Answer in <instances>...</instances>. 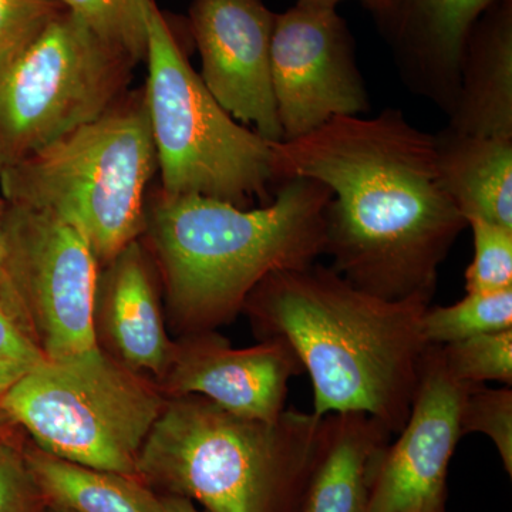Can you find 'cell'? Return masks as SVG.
Here are the masks:
<instances>
[{
    "instance_id": "obj_2",
    "label": "cell",
    "mask_w": 512,
    "mask_h": 512,
    "mask_svg": "<svg viewBox=\"0 0 512 512\" xmlns=\"http://www.w3.org/2000/svg\"><path fill=\"white\" fill-rule=\"evenodd\" d=\"M429 306L377 298L315 262L266 276L242 311L259 339L285 340L298 356L312 382V413H366L396 436L430 346Z\"/></svg>"
},
{
    "instance_id": "obj_12",
    "label": "cell",
    "mask_w": 512,
    "mask_h": 512,
    "mask_svg": "<svg viewBox=\"0 0 512 512\" xmlns=\"http://www.w3.org/2000/svg\"><path fill=\"white\" fill-rule=\"evenodd\" d=\"M190 19L208 92L232 119L282 143L271 76L275 13L262 0H194Z\"/></svg>"
},
{
    "instance_id": "obj_3",
    "label": "cell",
    "mask_w": 512,
    "mask_h": 512,
    "mask_svg": "<svg viewBox=\"0 0 512 512\" xmlns=\"http://www.w3.org/2000/svg\"><path fill=\"white\" fill-rule=\"evenodd\" d=\"M330 198L326 185L303 177L288 178L274 200L255 208L158 195L146 207V229L178 325L214 330L242 311L266 276L315 264L325 255Z\"/></svg>"
},
{
    "instance_id": "obj_30",
    "label": "cell",
    "mask_w": 512,
    "mask_h": 512,
    "mask_svg": "<svg viewBox=\"0 0 512 512\" xmlns=\"http://www.w3.org/2000/svg\"><path fill=\"white\" fill-rule=\"evenodd\" d=\"M9 421H12L9 419L8 414H6L5 409L2 407V403H0V440L6 439L5 436H3V433H5L6 426H8Z\"/></svg>"
},
{
    "instance_id": "obj_15",
    "label": "cell",
    "mask_w": 512,
    "mask_h": 512,
    "mask_svg": "<svg viewBox=\"0 0 512 512\" xmlns=\"http://www.w3.org/2000/svg\"><path fill=\"white\" fill-rule=\"evenodd\" d=\"M96 332L134 372L164 377L175 345L168 339L156 284L140 242H131L99 276Z\"/></svg>"
},
{
    "instance_id": "obj_1",
    "label": "cell",
    "mask_w": 512,
    "mask_h": 512,
    "mask_svg": "<svg viewBox=\"0 0 512 512\" xmlns=\"http://www.w3.org/2000/svg\"><path fill=\"white\" fill-rule=\"evenodd\" d=\"M274 148L284 180L312 178L332 192L325 255L338 274L386 301L430 303L468 227L440 185L433 134L387 109L336 117Z\"/></svg>"
},
{
    "instance_id": "obj_25",
    "label": "cell",
    "mask_w": 512,
    "mask_h": 512,
    "mask_svg": "<svg viewBox=\"0 0 512 512\" xmlns=\"http://www.w3.org/2000/svg\"><path fill=\"white\" fill-rule=\"evenodd\" d=\"M45 359L28 323L0 284V397Z\"/></svg>"
},
{
    "instance_id": "obj_20",
    "label": "cell",
    "mask_w": 512,
    "mask_h": 512,
    "mask_svg": "<svg viewBox=\"0 0 512 512\" xmlns=\"http://www.w3.org/2000/svg\"><path fill=\"white\" fill-rule=\"evenodd\" d=\"M512 329V289L493 293H467L453 305L427 308L423 336L430 346H444Z\"/></svg>"
},
{
    "instance_id": "obj_28",
    "label": "cell",
    "mask_w": 512,
    "mask_h": 512,
    "mask_svg": "<svg viewBox=\"0 0 512 512\" xmlns=\"http://www.w3.org/2000/svg\"><path fill=\"white\" fill-rule=\"evenodd\" d=\"M158 497L161 512H205L201 511L197 504L180 495L158 494Z\"/></svg>"
},
{
    "instance_id": "obj_18",
    "label": "cell",
    "mask_w": 512,
    "mask_h": 512,
    "mask_svg": "<svg viewBox=\"0 0 512 512\" xmlns=\"http://www.w3.org/2000/svg\"><path fill=\"white\" fill-rule=\"evenodd\" d=\"M439 181L464 220L512 229V138L434 136Z\"/></svg>"
},
{
    "instance_id": "obj_21",
    "label": "cell",
    "mask_w": 512,
    "mask_h": 512,
    "mask_svg": "<svg viewBox=\"0 0 512 512\" xmlns=\"http://www.w3.org/2000/svg\"><path fill=\"white\" fill-rule=\"evenodd\" d=\"M94 35L137 64L146 59L150 0H56Z\"/></svg>"
},
{
    "instance_id": "obj_5",
    "label": "cell",
    "mask_w": 512,
    "mask_h": 512,
    "mask_svg": "<svg viewBox=\"0 0 512 512\" xmlns=\"http://www.w3.org/2000/svg\"><path fill=\"white\" fill-rule=\"evenodd\" d=\"M156 167L143 93L0 171V188L8 204L76 225L100 264H109L146 231V191Z\"/></svg>"
},
{
    "instance_id": "obj_8",
    "label": "cell",
    "mask_w": 512,
    "mask_h": 512,
    "mask_svg": "<svg viewBox=\"0 0 512 512\" xmlns=\"http://www.w3.org/2000/svg\"><path fill=\"white\" fill-rule=\"evenodd\" d=\"M134 66L63 9L0 72V171L110 110Z\"/></svg>"
},
{
    "instance_id": "obj_19",
    "label": "cell",
    "mask_w": 512,
    "mask_h": 512,
    "mask_svg": "<svg viewBox=\"0 0 512 512\" xmlns=\"http://www.w3.org/2000/svg\"><path fill=\"white\" fill-rule=\"evenodd\" d=\"M22 451L50 507L67 512H161L160 497L138 477L70 463L35 444Z\"/></svg>"
},
{
    "instance_id": "obj_29",
    "label": "cell",
    "mask_w": 512,
    "mask_h": 512,
    "mask_svg": "<svg viewBox=\"0 0 512 512\" xmlns=\"http://www.w3.org/2000/svg\"><path fill=\"white\" fill-rule=\"evenodd\" d=\"M302 2L312 3V5L326 6V8H336V5H339L340 2H345V0H302ZM357 2L363 3L366 8H369L379 16L382 15L387 6V0H357Z\"/></svg>"
},
{
    "instance_id": "obj_10",
    "label": "cell",
    "mask_w": 512,
    "mask_h": 512,
    "mask_svg": "<svg viewBox=\"0 0 512 512\" xmlns=\"http://www.w3.org/2000/svg\"><path fill=\"white\" fill-rule=\"evenodd\" d=\"M271 76L284 141L369 110L352 39L336 8L299 0L276 15Z\"/></svg>"
},
{
    "instance_id": "obj_26",
    "label": "cell",
    "mask_w": 512,
    "mask_h": 512,
    "mask_svg": "<svg viewBox=\"0 0 512 512\" xmlns=\"http://www.w3.org/2000/svg\"><path fill=\"white\" fill-rule=\"evenodd\" d=\"M63 9L56 0H0V72L26 52Z\"/></svg>"
},
{
    "instance_id": "obj_9",
    "label": "cell",
    "mask_w": 512,
    "mask_h": 512,
    "mask_svg": "<svg viewBox=\"0 0 512 512\" xmlns=\"http://www.w3.org/2000/svg\"><path fill=\"white\" fill-rule=\"evenodd\" d=\"M99 259L76 225L8 204L0 218V284L49 359L99 345Z\"/></svg>"
},
{
    "instance_id": "obj_14",
    "label": "cell",
    "mask_w": 512,
    "mask_h": 512,
    "mask_svg": "<svg viewBox=\"0 0 512 512\" xmlns=\"http://www.w3.org/2000/svg\"><path fill=\"white\" fill-rule=\"evenodd\" d=\"M495 0H387L380 18L403 82L450 114L468 37Z\"/></svg>"
},
{
    "instance_id": "obj_6",
    "label": "cell",
    "mask_w": 512,
    "mask_h": 512,
    "mask_svg": "<svg viewBox=\"0 0 512 512\" xmlns=\"http://www.w3.org/2000/svg\"><path fill=\"white\" fill-rule=\"evenodd\" d=\"M146 100L167 197L200 195L241 208L269 204L279 185L274 144L222 109L150 0Z\"/></svg>"
},
{
    "instance_id": "obj_17",
    "label": "cell",
    "mask_w": 512,
    "mask_h": 512,
    "mask_svg": "<svg viewBox=\"0 0 512 512\" xmlns=\"http://www.w3.org/2000/svg\"><path fill=\"white\" fill-rule=\"evenodd\" d=\"M392 436L366 413L323 417L318 458L299 512H367L373 478Z\"/></svg>"
},
{
    "instance_id": "obj_23",
    "label": "cell",
    "mask_w": 512,
    "mask_h": 512,
    "mask_svg": "<svg viewBox=\"0 0 512 512\" xmlns=\"http://www.w3.org/2000/svg\"><path fill=\"white\" fill-rule=\"evenodd\" d=\"M461 434L480 433L493 441L504 470L512 476V389L471 386L460 414Z\"/></svg>"
},
{
    "instance_id": "obj_27",
    "label": "cell",
    "mask_w": 512,
    "mask_h": 512,
    "mask_svg": "<svg viewBox=\"0 0 512 512\" xmlns=\"http://www.w3.org/2000/svg\"><path fill=\"white\" fill-rule=\"evenodd\" d=\"M42 491L30 473L22 448L0 440V512H47Z\"/></svg>"
},
{
    "instance_id": "obj_4",
    "label": "cell",
    "mask_w": 512,
    "mask_h": 512,
    "mask_svg": "<svg viewBox=\"0 0 512 512\" xmlns=\"http://www.w3.org/2000/svg\"><path fill=\"white\" fill-rule=\"evenodd\" d=\"M322 433L315 413L262 421L201 396L171 397L141 448L137 477L205 512H299Z\"/></svg>"
},
{
    "instance_id": "obj_16",
    "label": "cell",
    "mask_w": 512,
    "mask_h": 512,
    "mask_svg": "<svg viewBox=\"0 0 512 512\" xmlns=\"http://www.w3.org/2000/svg\"><path fill=\"white\" fill-rule=\"evenodd\" d=\"M468 37L460 86L447 130L464 136L512 138V9L504 0Z\"/></svg>"
},
{
    "instance_id": "obj_13",
    "label": "cell",
    "mask_w": 512,
    "mask_h": 512,
    "mask_svg": "<svg viewBox=\"0 0 512 512\" xmlns=\"http://www.w3.org/2000/svg\"><path fill=\"white\" fill-rule=\"evenodd\" d=\"M303 372L282 339L237 349L212 330L188 333L165 373L170 397L201 396L247 419L275 421L285 412L289 382Z\"/></svg>"
},
{
    "instance_id": "obj_22",
    "label": "cell",
    "mask_w": 512,
    "mask_h": 512,
    "mask_svg": "<svg viewBox=\"0 0 512 512\" xmlns=\"http://www.w3.org/2000/svg\"><path fill=\"white\" fill-rule=\"evenodd\" d=\"M440 350L448 372L460 382L512 386V329L473 336L440 346Z\"/></svg>"
},
{
    "instance_id": "obj_7",
    "label": "cell",
    "mask_w": 512,
    "mask_h": 512,
    "mask_svg": "<svg viewBox=\"0 0 512 512\" xmlns=\"http://www.w3.org/2000/svg\"><path fill=\"white\" fill-rule=\"evenodd\" d=\"M0 403L45 453L137 477L141 448L167 399L160 387L97 345L46 357Z\"/></svg>"
},
{
    "instance_id": "obj_24",
    "label": "cell",
    "mask_w": 512,
    "mask_h": 512,
    "mask_svg": "<svg viewBox=\"0 0 512 512\" xmlns=\"http://www.w3.org/2000/svg\"><path fill=\"white\" fill-rule=\"evenodd\" d=\"M467 225L474 241L473 261L466 271L467 293L512 289V229L483 220Z\"/></svg>"
},
{
    "instance_id": "obj_11",
    "label": "cell",
    "mask_w": 512,
    "mask_h": 512,
    "mask_svg": "<svg viewBox=\"0 0 512 512\" xmlns=\"http://www.w3.org/2000/svg\"><path fill=\"white\" fill-rule=\"evenodd\" d=\"M470 384L448 372L440 346H429L409 417L384 451L367 512H447V476Z\"/></svg>"
},
{
    "instance_id": "obj_31",
    "label": "cell",
    "mask_w": 512,
    "mask_h": 512,
    "mask_svg": "<svg viewBox=\"0 0 512 512\" xmlns=\"http://www.w3.org/2000/svg\"><path fill=\"white\" fill-rule=\"evenodd\" d=\"M47 512H67V511L60 510V508L50 507V505H49V510H47Z\"/></svg>"
}]
</instances>
